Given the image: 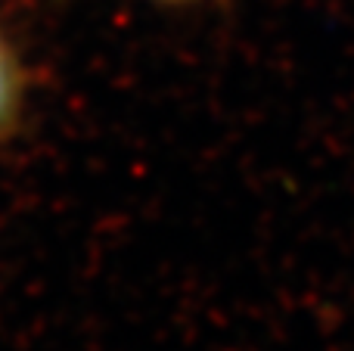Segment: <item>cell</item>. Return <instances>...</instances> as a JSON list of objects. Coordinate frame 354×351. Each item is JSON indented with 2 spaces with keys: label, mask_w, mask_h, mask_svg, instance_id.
Here are the masks:
<instances>
[{
  "label": "cell",
  "mask_w": 354,
  "mask_h": 351,
  "mask_svg": "<svg viewBox=\"0 0 354 351\" xmlns=\"http://www.w3.org/2000/svg\"><path fill=\"white\" fill-rule=\"evenodd\" d=\"M25 109V75L6 31L0 28V140L12 134Z\"/></svg>",
  "instance_id": "1"
},
{
  "label": "cell",
  "mask_w": 354,
  "mask_h": 351,
  "mask_svg": "<svg viewBox=\"0 0 354 351\" xmlns=\"http://www.w3.org/2000/svg\"><path fill=\"white\" fill-rule=\"evenodd\" d=\"M162 3H189V0H162Z\"/></svg>",
  "instance_id": "2"
}]
</instances>
